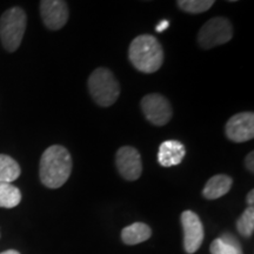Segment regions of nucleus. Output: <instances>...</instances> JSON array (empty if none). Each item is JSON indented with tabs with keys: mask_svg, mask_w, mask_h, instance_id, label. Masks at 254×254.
<instances>
[{
	"mask_svg": "<svg viewBox=\"0 0 254 254\" xmlns=\"http://www.w3.org/2000/svg\"><path fill=\"white\" fill-rule=\"evenodd\" d=\"M72 172V158L64 146H50L40 159L39 176L49 189H59L68 180Z\"/></svg>",
	"mask_w": 254,
	"mask_h": 254,
	"instance_id": "nucleus-1",
	"label": "nucleus"
},
{
	"mask_svg": "<svg viewBox=\"0 0 254 254\" xmlns=\"http://www.w3.org/2000/svg\"><path fill=\"white\" fill-rule=\"evenodd\" d=\"M129 62L142 73H154L164 63V50L157 38L141 34L133 39L128 49Z\"/></svg>",
	"mask_w": 254,
	"mask_h": 254,
	"instance_id": "nucleus-2",
	"label": "nucleus"
},
{
	"mask_svg": "<svg viewBox=\"0 0 254 254\" xmlns=\"http://www.w3.org/2000/svg\"><path fill=\"white\" fill-rule=\"evenodd\" d=\"M26 24L27 17L23 8L12 7L2 13L0 18V40L6 51L14 52L19 49Z\"/></svg>",
	"mask_w": 254,
	"mask_h": 254,
	"instance_id": "nucleus-3",
	"label": "nucleus"
},
{
	"mask_svg": "<svg viewBox=\"0 0 254 254\" xmlns=\"http://www.w3.org/2000/svg\"><path fill=\"white\" fill-rule=\"evenodd\" d=\"M88 91L99 106L109 107L118 100L120 86L110 69L99 67L94 69L88 78Z\"/></svg>",
	"mask_w": 254,
	"mask_h": 254,
	"instance_id": "nucleus-4",
	"label": "nucleus"
},
{
	"mask_svg": "<svg viewBox=\"0 0 254 254\" xmlns=\"http://www.w3.org/2000/svg\"><path fill=\"white\" fill-rule=\"evenodd\" d=\"M233 38V27L225 17H215L208 20L198 33V44L205 50L224 45Z\"/></svg>",
	"mask_w": 254,
	"mask_h": 254,
	"instance_id": "nucleus-5",
	"label": "nucleus"
},
{
	"mask_svg": "<svg viewBox=\"0 0 254 254\" xmlns=\"http://www.w3.org/2000/svg\"><path fill=\"white\" fill-rule=\"evenodd\" d=\"M141 111L151 124L155 126H164L172 119V105L164 95L151 93L141 99Z\"/></svg>",
	"mask_w": 254,
	"mask_h": 254,
	"instance_id": "nucleus-6",
	"label": "nucleus"
},
{
	"mask_svg": "<svg viewBox=\"0 0 254 254\" xmlns=\"http://www.w3.org/2000/svg\"><path fill=\"white\" fill-rule=\"evenodd\" d=\"M182 225L184 230V249L189 254L195 253L204 241L202 222L199 215L193 211H185L182 213Z\"/></svg>",
	"mask_w": 254,
	"mask_h": 254,
	"instance_id": "nucleus-7",
	"label": "nucleus"
},
{
	"mask_svg": "<svg viewBox=\"0 0 254 254\" xmlns=\"http://www.w3.org/2000/svg\"><path fill=\"white\" fill-rule=\"evenodd\" d=\"M116 164L119 173L128 182L138 180L142 172V163L139 151L132 146H123L116 155Z\"/></svg>",
	"mask_w": 254,
	"mask_h": 254,
	"instance_id": "nucleus-8",
	"label": "nucleus"
},
{
	"mask_svg": "<svg viewBox=\"0 0 254 254\" xmlns=\"http://www.w3.org/2000/svg\"><path fill=\"white\" fill-rule=\"evenodd\" d=\"M225 133L231 141L245 142L252 140L254 136L253 112H241L228 119Z\"/></svg>",
	"mask_w": 254,
	"mask_h": 254,
	"instance_id": "nucleus-9",
	"label": "nucleus"
},
{
	"mask_svg": "<svg viewBox=\"0 0 254 254\" xmlns=\"http://www.w3.org/2000/svg\"><path fill=\"white\" fill-rule=\"evenodd\" d=\"M40 15L49 30H60L68 20L67 4L65 0H41Z\"/></svg>",
	"mask_w": 254,
	"mask_h": 254,
	"instance_id": "nucleus-10",
	"label": "nucleus"
},
{
	"mask_svg": "<svg viewBox=\"0 0 254 254\" xmlns=\"http://www.w3.org/2000/svg\"><path fill=\"white\" fill-rule=\"evenodd\" d=\"M185 154V146L182 142L178 140H166L159 147L158 161L161 166L172 167L182 163Z\"/></svg>",
	"mask_w": 254,
	"mask_h": 254,
	"instance_id": "nucleus-11",
	"label": "nucleus"
},
{
	"mask_svg": "<svg viewBox=\"0 0 254 254\" xmlns=\"http://www.w3.org/2000/svg\"><path fill=\"white\" fill-rule=\"evenodd\" d=\"M232 184H233V180L231 177L226 176V174H217L206 183L204 190H202V195L208 200L221 198L230 192Z\"/></svg>",
	"mask_w": 254,
	"mask_h": 254,
	"instance_id": "nucleus-12",
	"label": "nucleus"
},
{
	"mask_svg": "<svg viewBox=\"0 0 254 254\" xmlns=\"http://www.w3.org/2000/svg\"><path fill=\"white\" fill-rule=\"evenodd\" d=\"M152 236V230L144 222H134L122 231V239L126 245H136L148 240Z\"/></svg>",
	"mask_w": 254,
	"mask_h": 254,
	"instance_id": "nucleus-13",
	"label": "nucleus"
},
{
	"mask_svg": "<svg viewBox=\"0 0 254 254\" xmlns=\"http://www.w3.org/2000/svg\"><path fill=\"white\" fill-rule=\"evenodd\" d=\"M209 251L211 254H243L239 241L228 233L212 241Z\"/></svg>",
	"mask_w": 254,
	"mask_h": 254,
	"instance_id": "nucleus-14",
	"label": "nucleus"
},
{
	"mask_svg": "<svg viewBox=\"0 0 254 254\" xmlns=\"http://www.w3.org/2000/svg\"><path fill=\"white\" fill-rule=\"evenodd\" d=\"M20 166L13 158L0 154V183L12 184L20 176Z\"/></svg>",
	"mask_w": 254,
	"mask_h": 254,
	"instance_id": "nucleus-15",
	"label": "nucleus"
},
{
	"mask_svg": "<svg viewBox=\"0 0 254 254\" xmlns=\"http://www.w3.org/2000/svg\"><path fill=\"white\" fill-rule=\"evenodd\" d=\"M21 201V192L9 183H0V207L13 208Z\"/></svg>",
	"mask_w": 254,
	"mask_h": 254,
	"instance_id": "nucleus-16",
	"label": "nucleus"
},
{
	"mask_svg": "<svg viewBox=\"0 0 254 254\" xmlns=\"http://www.w3.org/2000/svg\"><path fill=\"white\" fill-rule=\"evenodd\" d=\"M178 6L184 12L190 14H199L208 11L215 0H177Z\"/></svg>",
	"mask_w": 254,
	"mask_h": 254,
	"instance_id": "nucleus-17",
	"label": "nucleus"
},
{
	"mask_svg": "<svg viewBox=\"0 0 254 254\" xmlns=\"http://www.w3.org/2000/svg\"><path fill=\"white\" fill-rule=\"evenodd\" d=\"M237 230L243 237L250 238L254 231V208L249 206L237 221Z\"/></svg>",
	"mask_w": 254,
	"mask_h": 254,
	"instance_id": "nucleus-18",
	"label": "nucleus"
},
{
	"mask_svg": "<svg viewBox=\"0 0 254 254\" xmlns=\"http://www.w3.org/2000/svg\"><path fill=\"white\" fill-rule=\"evenodd\" d=\"M253 161H254V153H253V152H251V153L246 157L245 163H246L247 170H249L250 172H252V173L254 172V164H253Z\"/></svg>",
	"mask_w": 254,
	"mask_h": 254,
	"instance_id": "nucleus-19",
	"label": "nucleus"
},
{
	"mask_svg": "<svg viewBox=\"0 0 254 254\" xmlns=\"http://www.w3.org/2000/svg\"><path fill=\"white\" fill-rule=\"evenodd\" d=\"M168 26H170V23H168L167 20H161L160 23H159L157 26H155V31L159 32V33H161V32L167 30Z\"/></svg>",
	"mask_w": 254,
	"mask_h": 254,
	"instance_id": "nucleus-20",
	"label": "nucleus"
},
{
	"mask_svg": "<svg viewBox=\"0 0 254 254\" xmlns=\"http://www.w3.org/2000/svg\"><path fill=\"white\" fill-rule=\"evenodd\" d=\"M246 201H247V204H249V206H253V202H254V190H251L249 194H247Z\"/></svg>",
	"mask_w": 254,
	"mask_h": 254,
	"instance_id": "nucleus-21",
	"label": "nucleus"
},
{
	"mask_svg": "<svg viewBox=\"0 0 254 254\" xmlns=\"http://www.w3.org/2000/svg\"><path fill=\"white\" fill-rule=\"evenodd\" d=\"M0 254H20V253L15 250H8V251H5V252H1Z\"/></svg>",
	"mask_w": 254,
	"mask_h": 254,
	"instance_id": "nucleus-22",
	"label": "nucleus"
},
{
	"mask_svg": "<svg viewBox=\"0 0 254 254\" xmlns=\"http://www.w3.org/2000/svg\"><path fill=\"white\" fill-rule=\"evenodd\" d=\"M230 1H238V0H230Z\"/></svg>",
	"mask_w": 254,
	"mask_h": 254,
	"instance_id": "nucleus-23",
	"label": "nucleus"
}]
</instances>
